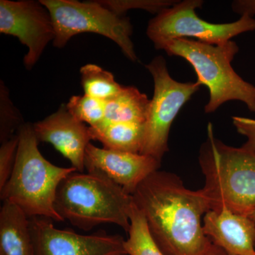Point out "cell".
<instances>
[{
    "label": "cell",
    "instance_id": "22",
    "mask_svg": "<svg viewBox=\"0 0 255 255\" xmlns=\"http://www.w3.org/2000/svg\"><path fill=\"white\" fill-rule=\"evenodd\" d=\"M18 145L17 134L0 147V190L9 180L14 169Z\"/></svg>",
    "mask_w": 255,
    "mask_h": 255
},
{
    "label": "cell",
    "instance_id": "21",
    "mask_svg": "<svg viewBox=\"0 0 255 255\" xmlns=\"http://www.w3.org/2000/svg\"><path fill=\"white\" fill-rule=\"evenodd\" d=\"M102 5L120 15H124L130 9H143L152 14H158L159 11L172 6L178 1L169 0H104L99 1Z\"/></svg>",
    "mask_w": 255,
    "mask_h": 255
},
{
    "label": "cell",
    "instance_id": "25",
    "mask_svg": "<svg viewBox=\"0 0 255 255\" xmlns=\"http://www.w3.org/2000/svg\"><path fill=\"white\" fill-rule=\"evenodd\" d=\"M212 255H226V254H225L224 252H223L222 250L216 247V251H215L214 254Z\"/></svg>",
    "mask_w": 255,
    "mask_h": 255
},
{
    "label": "cell",
    "instance_id": "4",
    "mask_svg": "<svg viewBox=\"0 0 255 255\" xmlns=\"http://www.w3.org/2000/svg\"><path fill=\"white\" fill-rule=\"evenodd\" d=\"M199 164L205 177V191L211 210L226 206L235 214L249 216L255 209V151L226 145L208 126L201 145Z\"/></svg>",
    "mask_w": 255,
    "mask_h": 255
},
{
    "label": "cell",
    "instance_id": "5",
    "mask_svg": "<svg viewBox=\"0 0 255 255\" xmlns=\"http://www.w3.org/2000/svg\"><path fill=\"white\" fill-rule=\"evenodd\" d=\"M162 50L189 62L197 75L196 82L207 87L209 100L204 109L206 114L214 113L229 101H240L255 113V86L243 80L231 64L239 52L234 41L211 45L178 38L167 42Z\"/></svg>",
    "mask_w": 255,
    "mask_h": 255
},
{
    "label": "cell",
    "instance_id": "1",
    "mask_svg": "<svg viewBox=\"0 0 255 255\" xmlns=\"http://www.w3.org/2000/svg\"><path fill=\"white\" fill-rule=\"evenodd\" d=\"M132 196L164 255L214 254L216 247L203 228L202 216L211 210L203 189L191 190L177 174L157 170Z\"/></svg>",
    "mask_w": 255,
    "mask_h": 255
},
{
    "label": "cell",
    "instance_id": "24",
    "mask_svg": "<svg viewBox=\"0 0 255 255\" xmlns=\"http://www.w3.org/2000/svg\"><path fill=\"white\" fill-rule=\"evenodd\" d=\"M231 7L241 16L246 14L253 17L255 15V0H236L233 1Z\"/></svg>",
    "mask_w": 255,
    "mask_h": 255
},
{
    "label": "cell",
    "instance_id": "18",
    "mask_svg": "<svg viewBox=\"0 0 255 255\" xmlns=\"http://www.w3.org/2000/svg\"><path fill=\"white\" fill-rule=\"evenodd\" d=\"M128 238L124 246L127 255H164L151 236L147 221L135 204L130 215Z\"/></svg>",
    "mask_w": 255,
    "mask_h": 255
},
{
    "label": "cell",
    "instance_id": "20",
    "mask_svg": "<svg viewBox=\"0 0 255 255\" xmlns=\"http://www.w3.org/2000/svg\"><path fill=\"white\" fill-rule=\"evenodd\" d=\"M1 112H0V141L1 143L7 141L14 136L15 132L23 125L21 114L16 110L11 103L7 90L1 83Z\"/></svg>",
    "mask_w": 255,
    "mask_h": 255
},
{
    "label": "cell",
    "instance_id": "9",
    "mask_svg": "<svg viewBox=\"0 0 255 255\" xmlns=\"http://www.w3.org/2000/svg\"><path fill=\"white\" fill-rule=\"evenodd\" d=\"M0 33L16 37L27 47L23 64L28 70L35 66L47 45L55 38L51 16L40 1L1 0Z\"/></svg>",
    "mask_w": 255,
    "mask_h": 255
},
{
    "label": "cell",
    "instance_id": "3",
    "mask_svg": "<svg viewBox=\"0 0 255 255\" xmlns=\"http://www.w3.org/2000/svg\"><path fill=\"white\" fill-rule=\"evenodd\" d=\"M134 201L120 186L98 172H73L62 181L55 209L62 219L85 231L113 223L128 233Z\"/></svg>",
    "mask_w": 255,
    "mask_h": 255
},
{
    "label": "cell",
    "instance_id": "23",
    "mask_svg": "<svg viewBox=\"0 0 255 255\" xmlns=\"http://www.w3.org/2000/svg\"><path fill=\"white\" fill-rule=\"evenodd\" d=\"M233 124L241 135L247 138L242 147L255 151V119L243 117H233Z\"/></svg>",
    "mask_w": 255,
    "mask_h": 255
},
{
    "label": "cell",
    "instance_id": "16",
    "mask_svg": "<svg viewBox=\"0 0 255 255\" xmlns=\"http://www.w3.org/2000/svg\"><path fill=\"white\" fill-rule=\"evenodd\" d=\"M150 100L135 87H124L106 102L105 120L117 123L145 124Z\"/></svg>",
    "mask_w": 255,
    "mask_h": 255
},
{
    "label": "cell",
    "instance_id": "15",
    "mask_svg": "<svg viewBox=\"0 0 255 255\" xmlns=\"http://www.w3.org/2000/svg\"><path fill=\"white\" fill-rule=\"evenodd\" d=\"M92 140H97L107 150L140 153L144 137V124L117 123L104 121L89 127Z\"/></svg>",
    "mask_w": 255,
    "mask_h": 255
},
{
    "label": "cell",
    "instance_id": "19",
    "mask_svg": "<svg viewBox=\"0 0 255 255\" xmlns=\"http://www.w3.org/2000/svg\"><path fill=\"white\" fill-rule=\"evenodd\" d=\"M66 107L73 117L90 127L100 125L105 120L106 102L90 96H73Z\"/></svg>",
    "mask_w": 255,
    "mask_h": 255
},
{
    "label": "cell",
    "instance_id": "13",
    "mask_svg": "<svg viewBox=\"0 0 255 255\" xmlns=\"http://www.w3.org/2000/svg\"><path fill=\"white\" fill-rule=\"evenodd\" d=\"M204 233L226 255H255V223L226 206L204 216Z\"/></svg>",
    "mask_w": 255,
    "mask_h": 255
},
{
    "label": "cell",
    "instance_id": "14",
    "mask_svg": "<svg viewBox=\"0 0 255 255\" xmlns=\"http://www.w3.org/2000/svg\"><path fill=\"white\" fill-rule=\"evenodd\" d=\"M0 255H35L29 218L6 201L0 210Z\"/></svg>",
    "mask_w": 255,
    "mask_h": 255
},
{
    "label": "cell",
    "instance_id": "12",
    "mask_svg": "<svg viewBox=\"0 0 255 255\" xmlns=\"http://www.w3.org/2000/svg\"><path fill=\"white\" fill-rule=\"evenodd\" d=\"M38 142L51 144L69 159L77 172L85 169V152L92 140L88 128L70 114L66 105L46 119L33 124Z\"/></svg>",
    "mask_w": 255,
    "mask_h": 255
},
{
    "label": "cell",
    "instance_id": "11",
    "mask_svg": "<svg viewBox=\"0 0 255 255\" xmlns=\"http://www.w3.org/2000/svg\"><path fill=\"white\" fill-rule=\"evenodd\" d=\"M161 162L140 153L107 150L89 144L85 166L88 172H98L132 195L151 174L159 170Z\"/></svg>",
    "mask_w": 255,
    "mask_h": 255
},
{
    "label": "cell",
    "instance_id": "2",
    "mask_svg": "<svg viewBox=\"0 0 255 255\" xmlns=\"http://www.w3.org/2000/svg\"><path fill=\"white\" fill-rule=\"evenodd\" d=\"M17 135L16 162L11 177L0 190L1 200L17 206L29 219L38 216L64 221L55 209V196L62 181L76 169L58 167L41 155L33 124L23 123Z\"/></svg>",
    "mask_w": 255,
    "mask_h": 255
},
{
    "label": "cell",
    "instance_id": "8",
    "mask_svg": "<svg viewBox=\"0 0 255 255\" xmlns=\"http://www.w3.org/2000/svg\"><path fill=\"white\" fill-rule=\"evenodd\" d=\"M154 80L153 97L150 100L144 124L140 153L162 162L169 151L171 127L183 107L199 90L197 82H181L169 75L164 57L157 56L145 65Z\"/></svg>",
    "mask_w": 255,
    "mask_h": 255
},
{
    "label": "cell",
    "instance_id": "17",
    "mask_svg": "<svg viewBox=\"0 0 255 255\" xmlns=\"http://www.w3.org/2000/svg\"><path fill=\"white\" fill-rule=\"evenodd\" d=\"M80 74L85 95L102 102L112 100L124 87L116 81L113 74L95 64L84 65Z\"/></svg>",
    "mask_w": 255,
    "mask_h": 255
},
{
    "label": "cell",
    "instance_id": "6",
    "mask_svg": "<svg viewBox=\"0 0 255 255\" xmlns=\"http://www.w3.org/2000/svg\"><path fill=\"white\" fill-rule=\"evenodd\" d=\"M50 12L55 29V48H63L75 35L93 33L117 43L128 59L137 61L128 18L114 12L99 1L41 0Z\"/></svg>",
    "mask_w": 255,
    "mask_h": 255
},
{
    "label": "cell",
    "instance_id": "26",
    "mask_svg": "<svg viewBox=\"0 0 255 255\" xmlns=\"http://www.w3.org/2000/svg\"><path fill=\"white\" fill-rule=\"evenodd\" d=\"M248 216L255 223V209Z\"/></svg>",
    "mask_w": 255,
    "mask_h": 255
},
{
    "label": "cell",
    "instance_id": "10",
    "mask_svg": "<svg viewBox=\"0 0 255 255\" xmlns=\"http://www.w3.org/2000/svg\"><path fill=\"white\" fill-rule=\"evenodd\" d=\"M35 255H127L119 235L98 233L84 236L53 226L46 217L30 218Z\"/></svg>",
    "mask_w": 255,
    "mask_h": 255
},
{
    "label": "cell",
    "instance_id": "7",
    "mask_svg": "<svg viewBox=\"0 0 255 255\" xmlns=\"http://www.w3.org/2000/svg\"><path fill=\"white\" fill-rule=\"evenodd\" d=\"M203 4L201 0L178 1L156 14L146 31L155 49L162 50L167 42L178 38H196L208 44L221 45L242 33L255 31V18L248 15H242L231 23H210L202 19L196 9Z\"/></svg>",
    "mask_w": 255,
    "mask_h": 255
}]
</instances>
